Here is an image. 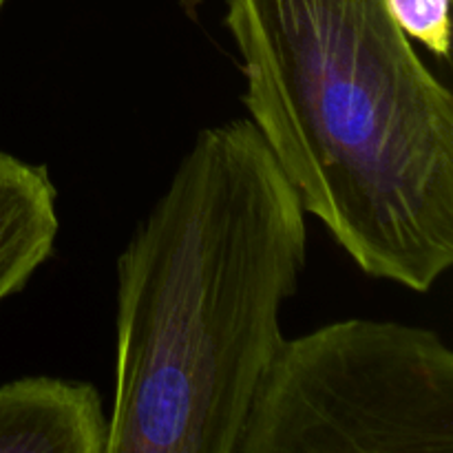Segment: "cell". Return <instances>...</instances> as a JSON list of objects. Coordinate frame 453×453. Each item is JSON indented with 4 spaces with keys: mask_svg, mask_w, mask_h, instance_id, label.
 <instances>
[{
    "mask_svg": "<svg viewBox=\"0 0 453 453\" xmlns=\"http://www.w3.org/2000/svg\"><path fill=\"white\" fill-rule=\"evenodd\" d=\"M305 259L301 199L250 119L199 131L118 257L106 453H237Z\"/></svg>",
    "mask_w": 453,
    "mask_h": 453,
    "instance_id": "obj_1",
    "label": "cell"
},
{
    "mask_svg": "<svg viewBox=\"0 0 453 453\" xmlns=\"http://www.w3.org/2000/svg\"><path fill=\"white\" fill-rule=\"evenodd\" d=\"M248 119L305 215L367 277L453 265V93L385 0H226Z\"/></svg>",
    "mask_w": 453,
    "mask_h": 453,
    "instance_id": "obj_2",
    "label": "cell"
},
{
    "mask_svg": "<svg viewBox=\"0 0 453 453\" xmlns=\"http://www.w3.org/2000/svg\"><path fill=\"white\" fill-rule=\"evenodd\" d=\"M237 453H453L451 348L374 319L283 339Z\"/></svg>",
    "mask_w": 453,
    "mask_h": 453,
    "instance_id": "obj_3",
    "label": "cell"
},
{
    "mask_svg": "<svg viewBox=\"0 0 453 453\" xmlns=\"http://www.w3.org/2000/svg\"><path fill=\"white\" fill-rule=\"evenodd\" d=\"M109 411L84 380L27 376L0 385V453H106Z\"/></svg>",
    "mask_w": 453,
    "mask_h": 453,
    "instance_id": "obj_4",
    "label": "cell"
},
{
    "mask_svg": "<svg viewBox=\"0 0 453 453\" xmlns=\"http://www.w3.org/2000/svg\"><path fill=\"white\" fill-rule=\"evenodd\" d=\"M58 190L44 166L0 150V301L27 286L51 257Z\"/></svg>",
    "mask_w": 453,
    "mask_h": 453,
    "instance_id": "obj_5",
    "label": "cell"
},
{
    "mask_svg": "<svg viewBox=\"0 0 453 453\" xmlns=\"http://www.w3.org/2000/svg\"><path fill=\"white\" fill-rule=\"evenodd\" d=\"M403 34L441 58L451 53L449 0H385Z\"/></svg>",
    "mask_w": 453,
    "mask_h": 453,
    "instance_id": "obj_6",
    "label": "cell"
},
{
    "mask_svg": "<svg viewBox=\"0 0 453 453\" xmlns=\"http://www.w3.org/2000/svg\"><path fill=\"white\" fill-rule=\"evenodd\" d=\"M9 0H0V13H3V9H4V4H7Z\"/></svg>",
    "mask_w": 453,
    "mask_h": 453,
    "instance_id": "obj_7",
    "label": "cell"
}]
</instances>
